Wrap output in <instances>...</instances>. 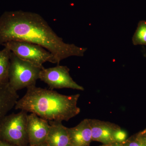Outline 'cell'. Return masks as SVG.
Here are the masks:
<instances>
[{"instance_id": "cell-7", "label": "cell", "mask_w": 146, "mask_h": 146, "mask_svg": "<svg viewBox=\"0 0 146 146\" xmlns=\"http://www.w3.org/2000/svg\"><path fill=\"white\" fill-rule=\"evenodd\" d=\"M50 129L48 121L35 113L28 115L27 129L29 145H34L46 142Z\"/></svg>"}, {"instance_id": "cell-13", "label": "cell", "mask_w": 146, "mask_h": 146, "mask_svg": "<svg viewBox=\"0 0 146 146\" xmlns=\"http://www.w3.org/2000/svg\"><path fill=\"white\" fill-rule=\"evenodd\" d=\"M133 44L146 46V20L141 21L138 23V26L132 38Z\"/></svg>"}, {"instance_id": "cell-1", "label": "cell", "mask_w": 146, "mask_h": 146, "mask_svg": "<svg viewBox=\"0 0 146 146\" xmlns=\"http://www.w3.org/2000/svg\"><path fill=\"white\" fill-rule=\"evenodd\" d=\"M12 41L42 46L53 54L58 65L70 56H83L87 50L65 43L39 14L23 11H7L0 17V46Z\"/></svg>"}, {"instance_id": "cell-18", "label": "cell", "mask_w": 146, "mask_h": 146, "mask_svg": "<svg viewBox=\"0 0 146 146\" xmlns=\"http://www.w3.org/2000/svg\"><path fill=\"white\" fill-rule=\"evenodd\" d=\"M28 146H49V145L46 142H44V143L38 144V145H29Z\"/></svg>"}, {"instance_id": "cell-5", "label": "cell", "mask_w": 146, "mask_h": 146, "mask_svg": "<svg viewBox=\"0 0 146 146\" xmlns=\"http://www.w3.org/2000/svg\"><path fill=\"white\" fill-rule=\"evenodd\" d=\"M8 48L20 59L43 69V65L46 62L57 63L52 53L40 45L23 41H12L3 45Z\"/></svg>"}, {"instance_id": "cell-11", "label": "cell", "mask_w": 146, "mask_h": 146, "mask_svg": "<svg viewBox=\"0 0 146 146\" xmlns=\"http://www.w3.org/2000/svg\"><path fill=\"white\" fill-rule=\"evenodd\" d=\"M19 96L9 83H0V123L15 107Z\"/></svg>"}, {"instance_id": "cell-6", "label": "cell", "mask_w": 146, "mask_h": 146, "mask_svg": "<svg viewBox=\"0 0 146 146\" xmlns=\"http://www.w3.org/2000/svg\"><path fill=\"white\" fill-rule=\"evenodd\" d=\"M39 79L52 90L63 88L84 90L83 87L73 80L70 75V69L66 66L58 65L52 68H43L39 73Z\"/></svg>"}, {"instance_id": "cell-19", "label": "cell", "mask_w": 146, "mask_h": 146, "mask_svg": "<svg viewBox=\"0 0 146 146\" xmlns=\"http://www.w3.org/2000/svg\"><path fill=\"white\" fill-rule=\"evenodd\" d=\"M111 145L112 146H124L122 143H113L111 144Z\"/></svg>"}, {"instance_id": "cell-20", "label": "cell", "mask_w": 146, "mask_h": 146, "mask_svg": "<svg viewBox=\"0 0 146 146\" xmlns=\"http://www.w3.org/2000/svg\"><path fill=\"white\" fill-rule=\"evenodd\" d=\"M139 135H146V129L143 131H141V132H140V133H139Z\"/></svg>"}, {"instance_id": "cell-4", "label": "cell", "mask_w": 146, "mask_h": 146, "mask_svg": "<svg viewBox=\"0 0 146 146\" xmlns=\"http://www.w3.org/2000/svg\"><path fill=\"white\" fill-rule=\"evenodd\" d=\"M42 69L20 59L11 52L9 84L16 91L36 85V80L39 79V73Z\"/></svg>"}, {"instance_id": "cell-12", "label": "cell", "mask_w": 146, "mask_h": 146, "mask_svg": "<svg viewBox=\"0 0 146 146\" xmlns=\"http://www.w3.org/2000/svg\"><path fill=\"white\" fill-rule=\"evenodd\" d=\"M11 52L8 48L0 50V83H8Z\"/></svg>"}, {"instance_id": "cell-14", "label": "cell", "mask_w": 146, "mask_h": 146, "mask_svg": "<svg viewBox=\"0 0 146 146\" xmlns=\"http://www.w3.org/2000/svg\"><path fill=\"white\" fill-rule=\"evenodd\" d=\"M113 137L115 143H122L127 139V133L119 126L114 131Z\"/></svg>"}, {"instance_id": "cell-3", "label": "cell", "mask_w": 146, "mask_h": 146, "mask_svg": "<svg viewBox=\"0 0 146 146\" xmlns=\"http://www.w3.org/2000/svg\"><path fill=\"white\" fill-rule=\"evenodd\" d=\"M27 113L21 110L7 115L0 123V140L17 146H28Z\"/></svg>"}, {"instance_id": "cell-17", "label": "cell", "mask_w": 146, "mask_h": 146, "mask_svg": "<svg viewBox=\"0 0 146 146\" xmlns=\"http://www.w3.org/2000/svg\"><path fill=\"white\" fill-rule=\"evenodd\" d=\"M0 146H17L0 140Z\"/></svg>"}, {"instance_id": "cell-10", "label": "cell", "mask_w": 146, "mask_h": 146, "mask_svg": "<svg viewBox=\"0 0 146 146\" xmlns=\"http://www.w3.org/2000/svg\"><path fill=\"white\" fill-rule=\"evenodd\" d=\"M49 123L50 130L46 141L49 146H72L68 127L61 121H49Z\"/></svg>"}, {"instance_id": "cell-21", "label": "cell", "mask_w": 146, "mask_h": 146, "mask_svg": "<svg viewBox=\"0 0 146 146\" xmlns=\"http://www.w3.org/2000/svg\"><path fill=\"white\" fill-rule=\"evenodd\" d=\"M100 146H112L111 145H103Z\"/></svg>"}, {"instance_id": "cell-16", "label": "cell", "mask_w": 146, "mask_h": 146, "mask_svg": "<svg viewBox=\"0 0 146 146\" xmlns=\"http://www.w3.org/2000/svg\"><path fill=\"white\" fill-rule=\"evenodd\" d=\"M136 136L140 141L146 145V135H141L138 134Z\"/></svg>"}, {"instance_id": "cell-15", "label": "cell", "mask_w": 146, "mask_h": 146, "mask_svg": "<svg viewBox=\"0 0 146 146\" xmlns=\"http://www.w3.org/2000/svg\"><path fill=\"white\" fill-rule=\"evenodd\" d=\"M122 144L124 146H146L136 136L127 139Z\"/></svg>"}, {"instance_id": "cell-9", "label": "cell", "mask_w": 146, "mask_h": 146, "mask_svg": "<svg viewBox=\"0 0 146 146\" xmlns=\"http://www.w3.org/2000/svg\"><path fill=\"white\" fill-rule=\"evenodd\" d=\"M72 146H90L92 141L89 119H84L74 127H68Z\"/></svg>"}, {"instance_id": "cell-2", "label": "cell", "mask_w": 146, "mask_h": 146, "mask_svg": "<svg viewBox=\"0 0 146 146\" xmlns=\"http://www.w3.org/2000/svg\"><path fill=\"white\" fill-rule=\"evenodd\" d=\"M80 96L79 94L62 95L34 85L27 88L26 93L18 100L15 108L35 113L48 121H68L80 112L77 106Z\"/></svg>"}, {"instance_id": "cell-8", "label": "cell", "mask_w": 146, "mask_h": 146, "mask_svg": "<svg viewBox=\"0 0 146 146\" xmlns=\"http://www.w3.org/2000/svg\"><path fill=\"white\" fill-rule=\"evenodd\" d=\"M92 133V141L100 142L103 145L115 143L113 135L119 126L113 123L96 119H89Z\"/></svg>"}]
</instances>
